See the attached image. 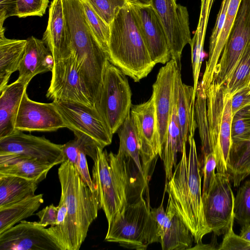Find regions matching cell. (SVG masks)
Returning <instances> with one entry per match:
<instances>
[{"label":"cell","instance_id":"6da1fadb","mask_svg":"<svg viewBox=\"0 0 250 250\" xmlns=\"http://www.w3.org/2000/svg\"><path fill=\"white\" fill-rule=\"evenodd\" d=\"M93 161L91 178L108 225L129 203L131 191L145 190L148 182L133 160L122 152L108 153L99 146Z\"/></svg>","mask_w":250,"mask_h":250},{"label":"cell","instance_id":"7a4b0ae2","mask_svg":"<svg viewBox=\"0 0 250 250\" xmlns=\"http://www.w3.org/2000/svg\"><path fill=\"white\" fill-rule=\"evenodd\" d=\"M58 173L61 198L65 203L66 214L62 226L49 232L62 250H78L90 225L98 216L100 208L98 193L87 186L73 163L64 161Z\"/></svg>","mask_w":250,"mask_h":250},{"label":"cell","instance_id":"3957f363","mask_svg":"<svg viewBox=\"0 0 250 250\" xmlns=\"http://www.w3.org/2000/svg\"><path fill=\"white\" fill-rule=\"evenodd\" d=\"M189 150L187 155L186 143L182 158L166 186L168 204L190 230L196 244L212 232L205 217L201 190L200 164L194 137H189Z\"/></svg>","mask_w":250,"mask_h":250},{"label":"cell","instance_id":"277c9868","mask_svg":"<svg viewBox=\"0 0 250 250\" xmlns=\"http://www.w3.org/2000/svg\"><path fill=\"white\" fill-rule=\"evenodd\" d=\"M62 4L71 55L94 104L108 55L89 26L81 0H62Z\"/></svg>","mask_w":250,"mask_h":250},{"label":"cell","instance_id":"5b68a950","mask_svg":"<svg viewBox=\"0 0 250 250\" xmlns=\"http://www.w3.org/2000/svg\"><path fill=\"white\" fill-rule=\"evenodd\" d=\"M130 2L118 11L109 24L107 53L111 63L138 82L156 63L145 43Z\"/></svg>","mask_w":250,"mask_h":250},{"label":"cell","instance_id":"8992f818","mask_svg":"<svg viewBox=\"0 0 250 250\" xmlns=\"http://www.w3.org/2000/svg\"><path fill=\"white\" fill-rule=\"evenodd\" d=\"M105 241L136 250H145L150 244L160 242L157 222L143 194L128 203L108 225Z\"/></svg>","mask_w":250,"mask_h":250},{"label":"cell","instance_id":"52a82bcc","mask_svg":"<svg viewBox=\"0 0 250 250\" xmlns=\"http://www.w3.org/2000/svg\"><path fill=\"white\" fill-rule=\"evenodd\" d=\"M207 115L212 152L216 159L217 172L228 173L227 164L231 147L232 96L215 80L206 91Z\"/></svg>","mask_w":250,"mask_h":250},{"label":"cell","instance_id":"ba28073f","mask_svg":"<svg viewBox=\"0 0 250 250\" xmlns=\"http://www.w3.org/2000/svg\"><path fill=\"white\" fill-rule=\"evenodd\" d=\"M126 75L108 61L94 106L113 134L130 112L131 91Z\"/></svg>","mask_w":250,"mask_h":250},{"label":"cell","instance_id":"9c48e42d","mask_svg":"<svg viewBox=\"0 0 250 250\" xmlns=\"http://www.w3.org/2000/svg\"><path fill=\"white\" fill-rule=\"evenodd\" d=\"M249 47L250 0H241L229 36L217 63L213 80L221 86L225 85Z\"/></svg>","mask_w":250,"mask_h":250},{"label":"cell","instance_id":"30bf717a","mask_svg":"<svg viewBox=\"0 0 250 250\" xmlns=\"http://www.w3.org/2000/svg\"><path fill=\"white\" fill-rule=\"evenodd\" d=\"M234 199L229 174L216 173L214 182L202 196V202L206 223L216 235L224 234L234 221Z\"/></svg>","mask_w":250,"mask_h":250},{"label":"cell","instance_id":"8fae6325","mask_svg":"<svg viewBox=\"0 0 250 250\" xmlns=\"http://www.w3.org/2000/svg\"><path fill=\"white\" fill-rule=\"evenodd\" d=\"M46 95L53 101H63L94 106L82 78L79 65L72 56L55 61Z\"/></svg>","mask_w":250,"mask_h":250},{"label":"cell","instance_id":"7c38bea8","mask_svg":"<svg viewBox=\"0 0 250 250\" xmlns=\"http://www.w3.org/2000/svg\"><path fill=\"white\" fill-rule=\"evenodd\" d=\"M66 128L84 134L102 147L112 142L113 134L95 106L69 101H53Z\"/></svg>","mask_w":250,"mask_h":250},{"label":"cell","instance_id":"4fadbf2b","mask_svg":"<svg viewBox=\"0 0 250 250\" xmlns=\"http://www.w3.org/2000/svg\"><path fill=\"white\" fill-rule=\"evenodd\" d=\"M177 0H150L161 21L168 39L171 59L181 68V58L184 47L191 38L189 16L186 7L177 4Z\"/></svg>","mask_w":250,"mask_h":250},{"label":"cell","instance_id":"5bb4252c","mask_svg":"<svg viewBox=\"0 0 250 250\" xmlns=\"http://www.w3.org/2000/svg\"><path fill=\"white\" fill-rule=\"evenodd\" d=\"M179 68L176 61L171 59L161 67L152 85L151 96L154 100L156 111L158 156L160 158L172 113L175 78Z\"/></svg>","mask_w":250,"mask_h":250},{"label":"cell","instance_id":"9a60e30c","mask_svg":"<svg viewBox=\"0 0 250 250\" xmlns=\"http://www.w3.org/2000/svg\"><path fill=\"white\" fill-rule=\"evenodd\" d=\"M62 147V145L52 143L44 136L27 134L19 130L0 138V153L20 154L54 166L64 162Z\"/></svg>","mask_w":250,"mask_h":250},{"label":"cell","instance_id":"2e32d148","mask_svg":"<svg viewBox=\"0 0 250 250\" xmlns=\"http://www.w3.org/2000/svg\"><path fill=\"white\" fill-rule=\"evenodd\" d=\"M130 113L137 129L144 174L149 180V171L159 153L155 107L153 97L146 102L132 105Z\"/></svg>","mask_w":250,"mask_h":250},{"label":"cell","instance_id":"e0dca14e","mask_svg":"<svg viewBox=\"0 0 250 250\" xmlns=\"http://www.w3.org/2000/svg\"><path fill=\"white\" fill-rule=\"evenodd\" d=\"M62 250L56 238L39 222L22 220L0 233V250Z\"/></svg>","mask_w":250,"mask_h":250},{"label":"cell","instance_id":"ac0fdd59","mask_svg":"<svg viewBox=\"0 0 250 250\" xmlns=\"http://www.w3.org/2000/svg\"><path fill=\"white\" fill-rule=\"evenodd\" d=\"M142 36L153 60L166 64L171 60L168 39L163 25L151 4L130 2Z\"/></svg>","mask_w":250,"mask_h":250},{"label":"cell","instance_id":"d6986e66","mask_svg":"<svg viewBox=\"0 0 250 250\" xmlns=\"http://www.w3.org/2000/svg\"><path fill=\"white\" fill-rule=\"evenodd\" d=\"M66 128L56 105L30 99L26 91L23 94L15 123L16 130L52 132Z\"/></svg>","mask_w":250,"mask_h":250},{"label":"cell","instance_id":"ffe728a7","mask_svg":"<svg viewBox=\"0 0 250 250\" xmlns=\"http://www.w3.org/2000/svg\"><path fill=\"white\" fill-rule=\"evenodd\" d=\"M150 212L156 221L158 235L163 250H189L194 237L189 229L167 204L165 211L163 201L157 208H150Z\"/></svg>","mask_w":250,"mask_h":250},{"label":"cell","instance_id":"44dd1931","mask_svg":"<svg viewBox=\"0 0 250 250\" xmlns=\"http://www.w3.org/2000/svg\"><path fill=\"white\" fill-rule=\"evenodd\" d=\"M42 40L52 53L54 62L71 55L62 0L51 1L48 24Z\"/></svg>","mask_w":250,"mask_h":250},{"label":"cell","instance_id":"7402d4cb","mask_svg":"<svg viewBox=\"0 0 250 250\" xmlns=\"http://www.w3.org/2000/svg\"><path fill=\"white\" fill-rule=\"evenodd\" d=\"M54 62L53 55L43 41L29 37L18 70L17 80L28 85L37 74L52 71Z\"/></svg>","mask_w":250,"mask_h":250},{"label":"cell","instance_id":"603a6c76","mask_svg":"<svg viewBox=\"0 0 250 250\" xmlns=\"http://www.w3.org/2000/svg\"><path fill=\"white\" fill-rule=\"evenodd\" d=\"M53 167L36 158L0 153V175L17 176L40 183Z\"/></svg>","mask_w":250,"mask_h":250},{"label":"cell","instance_id":"cb8c5ba5","mask_svg":"<svg viewBox=\"0 0 250 250\" xmlns=\"http://www.w3.org/2000/svg\"><path fill=\"white\" fill-rule=\"evenodd\" d=\"M27 86L17 80L0 91V138L9 136L16 131V118Z\"/></svg>","mask_w":250,"mask_h":250},{"label":"cell","instance_id":"d4e9b609","mask_svg":"<svg viewBox=\"0 0 250 250\" xmlns=\"http://www.w3.org/2000/svg\"><path fill=\"white\" fill-rule=\"evenodd\" d=\"M177 110L181 135L184 143L190 137H194L197 124L195 113V98L193 87L183 83L181 69L177 73Z\"/></svg>","mask_w":250,"mask_h":250},{"label":"cell","instance_id":"484cf974","mask_svg":"<svg viewBox=\"0 0 250 250\" xmlns=\"http://www.w3.org/2000/svg\"><path fill=\"white\" fill-rule=\"evenodd\" d=\"M177 84L176 73L172 113L161 158L164 162L166 179L168 180L172 177L173 167L174 168L177 165V153L178 152L182 153L184 144L186 143H184L183 141L181 135L177 110Z\"/></svg>","mask_w":250,"mask_h":250},{"label":"cell","instance_id":"4316f807","mask_svg":"<svg viewBox=\"0 0 250 250\" xmlns=\"http://www.w3.org/2000/svg\"><path fill=\"white\" fill-rule=\"evenodd\" d=\"M241 1V0H230L223 28L214 47L209 51L208 59L201 81L205 91L213 80L217 63L229 36Z\"/></svg>","mask_w":250,"mask_h":250},{"label":"cell","instance_id":"83f0119b","mask_svg":"<svg viewBox=\"0 0 250 250\" xmlns=\"http://www.w3.org/2000/svg\"><path fill=\"white\" fill-rule=\"evenodd\" d=\"M26 44V40L9 39L0 35V91L18 71Z\"/></svg>","mask_w":250,"mask_h":250},{"label":"cell","instance_id":"f1b7e54d","mask_svg":"<svg viewBox=\"0 0 250 250\" xmlns=\"http://www.w3.org/2000/svg\"><path fill=\"white\" fill-rule=\"evenodd\" d=\"M39 183L20 177L0 175V208L34 195Z\"/></svg>","mask_w":250,"mask_h":250},{"label":"cell","instance_id":"f546056e","mask_svg":"<svg viewBox=\"0 0 250 250\" xmlns=\"http://www.w3.org/2000/svg\"><path fill=\"white\" fill-rule=\"evenodd\" d=\"M43 202V194H39L0 208V233L32 216Z\"/></svg>","mask_w":250,"mask_h":250},{"label":"cell","instance_id":"4dcf8cb0","mask_svg":"<svg viewBox=\"0 0 250 250\" xmlns=\"http://www.w3.org/2000/svg\"><path fill=\"white\" fill-rule=\"evenodd\" d=\"M116 133L120 140L118 151L129 157L134 162L139 172L145 178L141 162L139 139L130 112Z\"/></svg>","mask_w":250,"mask_h":250},{"label":"cell","instance_id":"1f68e13d","mask_svg":"<svg viewBox=\"0 0 250 250\" xmlns=\"http://www.w3.org/2000/svg\"><path fill=\"white\" fill-rule=\"evenodd\" d=\"M195 102V113L197 127L201 141L203 157L212 152L210 145L207 115V96L206 91L199 82Z\"/></svg>","mask_w":250,"mask_h":250},{"label":"cell","instance_id":"d6a6232c","mask_svg":"<svg viewBox=\"0 0 250 250\" xmlns=\"http://www.w3.org/2000/svg\"><path fill=\"white\" fill-rule=\"evenodd\" d=\"M250 138V105L245 107L232 117L230 150H234L246 143Z\"/></svg>","mask_w":250,"mask_h":250},{"label":"cell","instance_id":"836d02e7","mask_svg":"<svg viewBox=\"0 0 250 250\" xmlns=\"http://www.w3.org/2000/svg\"><path fill=\"white\" fill-rule=\"evenodd\" d=\"M250 80V47L244 53L233 75L224 85V90L233 97L248 87Z\"/></svg>","mask_w":250,"mask_h":250},{"label":"cell","instance_id":"e575fe53","mask_svg":"<svg viewBox=\"0 0 250 250\" xmlns=\"http://www.w3.org/2000/svg\"><path fill=\"white\" fill-rule=\"evenodd\" d=\"M81 1L89 26L101 46L107 53L110 35L109 25L100 17L86 0Z\"/></svg>","mask_w":250,"mask_h":250},{"label":"cell","instance_id":"d590c367","mask_svg":"<svg viewBox=\"0 0 250 250\" xmlns=\"http://www.w3.org/2000/svg\"><path fill=\"white\" fill-rule=\"evenodd\" d=\"M234 219L242 226L250 224V180L245 182L237 190L234 199Z\"/></svg>","mask_w":250,"mask_h":250},{"label":"cell","instance_id":"8d00e7d4","mask_svg":"<svg viewBox=\"0 0 250 250\" xmlns=\"http://www.w3.org/2000/svg\"><path fill=\"white\" fill-rule=\"evenodd\" d=\"M94 10L108 25L118 11L127 5L130 0H86Z\"/></svg>","mask_w":250,"mask_h":250},{"label":"cell","instance_id":"74e56055","mask_svg":"<svg viewBox=\"0 0 250 250\" xmlns=\"http://www.w3.org/2000/svg\"><path fill=\"white\" fill-rule=\"evenodd\" d=\"M49 0H17V15L19 18L42 17L45 13Z\"/></svg>","mask_w":250,"mask_h":250},{"label":"cell","instance_id":"f35d334b","mask_svg":"<svg viewBox=\"0 0 250 250\" xmlns=\"http://www.w3.org/2000/svg\"><path fill=\"white\" fill-rule=\"evenodd\" d=\"M234 221H232L227 230L224 233L219 250H250V242L240 235L236 234L233 229Z\"/></svg>","mask_w":250,"mask_h":250},{"label":"cell","instance_id":"ab89813d","mask_svg":"<svg viewBox=\"0 0 250 250\" xmlns=\"http://www.w3.org/2000/svg\"><path fill=\"white\" fill-rule=\"evenodd\" d=\"M216 165V159L213 152H211L203 157L202 170L204 179L202 196H205L208 193L214 182Z\"/></svg>","mask_w":250,"mask_h":250},{"label":"cell","instance_id":"60d3db41","mask_svg":"<svg viewBox=\"0 0 250 250\" xmlns=\"http://www.w3.org/2000/svg\"><path fill=\"white\" fill-rule=\"evenodd\" d=\"M230 0H223L209 40V51L214 47L223 28Z\"/></svg>","mask_w":250,"mask_h":250},{"label":"cell","instance_id":"b9f144b4","mask_svg":"<svg viewBox=\"0 0 250 250\" xmlns=\"http://www.w3.org/2000/svg\"><path fill=\"white\" fill-rule=\"evenodd\" d=\"M59 207L53 204L45 207L36 213L40 219L39 223L44 227L56 224Z\"/></svg>","mask_w":250,"mask_h":250},{"label":"cell","instance_id":"7bdbcfd3","mask_svg":"<svg viewBox=\"0 0 250 250\" xmlns=\"http://www.w3.org/2000/svg\"><path fill=\"white\" fill-rule=\"evenodd\" d=\"M17 0H0V34H4L3 23L6 18L17 15Z\"/></svg>","mask_w":250,"mask_h":250},{"label":"cell","instance_id":"ee69618b","mask_svg":"<svg viewBox=\"0 0 250 250\" xmlns=\"http://www.w3.org/2000/svg\"><path fill=\"white\" fill-rule=\"evenodd\" d=\"M248 87L245 88L236 93L231 99L232 116L241 109L250 105V94Z\"/></svg>","mask_w":250,"mask_h":250},{"label":"cell","instance_id":"f6af8a7d","mask_svg":"<svg viewBox=\"0 0 250 250\" xmlns=\"http://www.w3.org/2000/svg\"><path fill=\"white\" fill-rule=\"evenodd\" d=\"M236 157L239 162L250 166V138L238 149Z\"/></svg>","mask_w":250,"mask_h":250},{"label":"cell","instance_id":"bcb514c9","mask_svg":"<svg viewBox=\"0 0 250 250\" xmlns=\"http://www.w3.org/2000/svg\"><path fill=\"white\" fill-rule=\"evenodd\" d=\"M219 244H218L216 239V235L214 233L212 236L211 242L208 244H204L202 242L197 244V245L194 248H191L190 249L196 250H219Z\"/></svg>","mask_w":250,"mask_h":250},{"label":"cell","instance_id":"7dc6e473","mask_svg":"<svg viewBox=\"0 0 250 250\" xmlns=\"http://www.w3.org/2000/svg\"><path fill=\"white\" fill-rule=\"evenodd\" d=\"M239 235L245 240L250 242V224L241 226Z\"/></svg>","mask_w":250,"mask_h":250},{"label":"cell","instance_id":"c3c4849f","mask_svg":"<svg viewBox=\"0 0 250 250\" xmlns=\"http://www.w3.org/2000/svg\"><path fill=\"white\" fill-rule=\"evenodd\" d=\"M131 2L136 4L147 5L150 4V0H130Z\"/></svg>","mask_w":250,"mask_h":250},{"label":"cell","instance_id":"681fc988","mask_svg":"<svg viewBox=\"0 0 250 250\" xmlns=\"http://www.w3.org/2000/svg\"><path fill=\"white\" fill-rule=\"evenodd\" d=\"M248 88H249V92L248 94H250V80Z\"/></svg>","mask_w":250,"mask_h":250}]
</instances>
